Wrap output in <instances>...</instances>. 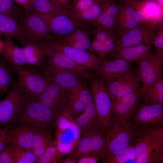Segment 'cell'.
Here are the masks:
<instances>
[{"instance_id": "23", "label": "cell", "mask_w": 163, "mask_h": 163, "mask_svg": "<svg viewBox=\"0 0 163 163\" xmlns=\"http://www.w3.org/2000/svg\"><path fill=\"white\" fill-rule=\"evenodd\" d=\"M115 0H101L102 10L95 22L94 26L115 31L117 18L121 5L117 4Z\"/></svg>"}, {"instance_id": "24", "label": "cell", "mask_w": 163, "mask_h": 163, "mask_svg": "<svg viewBox=\"0 0 163 163\" xmlns=\"http://www.w3.org/2000/svg\"><path fill=\"white\" fill-rule=\"evenodd\" d=\"M82 113L76 119V123L82 136L91 131L102 130L93 99Z\"/></svg>"}, {"instance_id": "17", "label": "cell", "mask_w": 163, "mask_h": 163, "mask_svg": "<svg viewBox=\"0 0 163 163\" xmlns=\"http://www.w3.org/2000/svg\"><path fill=\"white\" fill-rule=\"evenodd\" d=\"M66 91L67 105L76 117L82 112L93 99L92 92L86 85L81 81L74 87Z\"/></svg>"}, {"instance_id": "19", "label": "cell", "mask_w": 163, "mask_h": 163, "mask_svg": "<svg viewBox=\"0 0 163 163\" xmlns=\"http://www.w3.org/2000/svg\"><path fill=\"white\" fill-rule=\"evenodd\" d=\"M41 46L45 53L47 63L71 70L81 77L86 78L91 77V74L86 69L77 64L64 54L55 50L47 45Z\"/></svg>"}, {"instance_id": "26", "label": "cell", "mask_w": 163, "mask_h": 163, "mask_svg": "<svg viewBox=\"0 0 163 163\" xmlns=\"http://www.w3.org/2000/svg\"><path fill=\"white\" fill-rule=\"evenodd\" d=\"M151 44L140 45L115 50L112 55L114 58H120L131 63L142 60L152 53Z\"/></svg>"}, {"instance_id": "47", "label": "cell", "mask_w": 163, "mask_h": 163, "mask_svg": "<svg viewBox=\"0 0 163 163\" xmlns=\"http://www.w3.org/2000/svg\"><path fill=\"white\" fill-rule=\"evenodd\" d=\"M22 6L24 9L25 13L30 12L31 0H13Z\"/></svg>"}, {"instance_id": "46", "label": "cell", "mask_w": 163, "mask_h": 163, "mask_svg": "<svg viewBox=\"0 0 163 163\" xmlns=\"http://www.w3.org/2000/svg\"><path fill=\"white\" fill-rule=\"evenodd\" d=\"M99 158L95 155L87 154L78 158L77 163H97Z\"/></svg>"}, {"instance_id": "9", "label": "cell", "mask_w": 163, "mask_h": 163, "mask_svg": "<svg viewBox=\"0 0 163 163\" xmlns=\"http://www.w3.org/2000/svg\"><path fill=\"white\" fill-rule=\"evenodd\" d=\"M91 90L98 121L102 131L104 132L112 121L111 98L102 80H94L91 83Z\"/></svg>"}, {"instance_id": "7", "label": "cell", "mask_w": 163, "mask_h": 163, "mask_svg": "<svg viewBox=\"0 0 163 163\" xmlns=\"http://www.w3.org/2000/svg\"><path fill=\"white\" fill-rule=\"evenodd\" d=\"M158 26L142 23L130 30L117 33L115 50L140 45L151 44Z\"/></svg>"}, {"instance_id": "5", "label": "cell", "mask_w": 163, "mask_h": 163, "mask_svg": "<svg viewBox=\"0 0 163 163\" xmlns=\"http://www.w3.org/2000/svg\"><path fill=\"white\" fill-rule=\"evenodd\" d=\"M11 67L17 75L18 82L22 87L25 97L38 100L48 86L49 80L42 72H40L27 65L23 67Z\"/></svg>"}, {"instance_id": "56", "label": "cell", "mask_w": 163, "mask_h": 163, "mask_svg": "<svg viewBox=\"0 0 163 163\" xmlns=\"http://www.w3.org/2000/svg\"></svg>"}, {"instance_id": "27", "label": "cell", "mask_w": 163, "mask_h": 163, "mask_svg": "<svg viewBox=\"0 0 163 163\" xmlns=\"http://www.w3.org/2000/svg\"><path fill=\"white\" fill-rule=\"evenodd\" d=\"M0 33L13 38L22 45L27 41L25 33L18 20L11 16L0 14Z\"/></svg>"}, {"instance_id": "1", "label": "cell", "mask_w": 163, "mask_h": 163, "mask_svg": "<svg viewBox=\"0 0 163 163\" xmlns=\"http://www.w3.org/2000/svg\"><path fill=\"white\" fill-rule=\"evenodd\" d=\"M136 163L163 162V127L138 129L133 139Z\"/></svg>"}, {"instance_id": "40", "label": "cell", "mask_w": 163, "mask_h": 163, "mask_svg": "<svg viewBox=\"0 0 163 163\" xmlns=\"http://www.w3.org/2000/svg\"><path fill=\"white\" fill-rule=\"evenodd\" d=\"M0 14L11 16L18 20L21 16L19 9L13 0H0Z\"/></svg>"}, {"instance_id": "55", "label": "cell", "mask_w": 163, "mask_h": 163, "mask_svg": "<svg viewBox=\"0 0 163 163\" xmlns=\"http://www.w3.org/2000/svg\"><path fill=\"white\" fill-rule=\"evenodd\" d=\"M120 0L124 1V0Z\"/></svg>"}, {"instance_id": "11", "label": "cell", "mask_w": 163, "mask_h": 163, "mask_svg": "<svg viewBox=\"0 0 163 163\" xmlns=\"http://www.w3.org/2000/svg\"><path fill=\"white\" fill-rule=\"evenodd\" d=\"M131 117L138 129L163 126V104H145L137 108Z\"/></svg>"}, {"instance_id": "33", "label": "cell", "mask_w": 163, "mask_h": 163, "mask_svg": "<svg viewBox=\"0 0 163 163\" xmlns=\"http://www.w3.org/2000/svg\"><path fill=\"white\" fill-rule=\"evenodd\" d=\"M14 72L11 65L4 58L0 57V95L7 94L17 82H14Z\"/></svg>"}, {"instance_id": "31", "label": "cell", "mask_w": 163, "mask_h": 163, "mask_svg": "<svg viewBox=\"0 0 163 163\" xmlns=\"http://www.w3.org/2000/svg\"><path fill=\"white\" fill-rule=\"evenodd\" d=\"M22 46L27 65L41 67L43 66L45 55L41 45L27 41Z\"/></svg>"}, {"instance_id": "14", "label": "cell", "mask_w": 163, "mask_h": 163, "mask_svg": "<svg viewBox=\"0 0 163 163\" xmlns=\"http://www.w3.org/2000/svg\"><path fill=\"white\" fill-rule=\"evenodd\" d=\"M140 82L133 69L108 83L107 90L112 103L140 87Z\"/></svg>"}, {"instance_id": "32", "label": "cell", "mask_w": 163, "mask_h": 163, "mask_svg": "<svg viewBox=\"0 0 163 163\" xmlns=\"http://www.w3.org/2000/svg\"><path fill=\"white\" fill-rule=\"evenodd\" d=\"M142 97L145 104H163V80L159 79L150 86L142 87Z\"/></svg>"}, {"instance_id": "39", "label": "cell", "mask_w": 163, "mask_h": 163, "mask_svg": "<svg viewBox=\"0 0 163 163\" xmlns=\"http://www.w3.org/2000/svg\"><path fill=\"white\" fill-rule=\"evenodd\" d=\"M90 131L82 136L76 147L69 153L67 157L72 159L77 160L78 158L85 155L89 154L90 150Z\"/></svg>"}, {"instance_id": "44", "label": "cell", "mask_w": 163, "mask_h": 163, "mask_svg": "<svg viewBox=\"0 0 163 163\" xmlns=\"http://www.w3.org/2000/svg\"><path fill=\"white\" fill-rule=\"evenodd\" d=\"M9 145L10 138L7 128L0 127V152Z\"/></svg>"}, {"instance_id": "42", "label": "cell", "mask_w": 163, "mask_h": 163, "mask_svg": "<svg viewBox=\"0 0 163 163\" xmlns=\"http://www.w3.org/2000/svg\"><path fill=\"white\" fill-rule=\"evenodd\" d=\"M156 50V52L163 53V23L159 24L154 35L152 41Z\"/></svg>"}, {"instance_id": "37", "label": "cell", "mask_w": 163, "mask_h": 163, "mask_svg": "<svg viewBox=\"0 0 163 163\" xmlns=\"http://www.w3.org/2000/svg\"><path fill=\"white\" fill-rule=\"evenodd\" d=\"M63 155V154L58 150L55 140L38 158L37 163H61Z\"/></svg>"}, {"instance_id": "20", "label": "cell", "mask_w": 163, "mask_h": 163, "mask_svg": "<svg viewBox=\"0 0 163 163\" xmlns=\"http://www.w3.org/2000/svg\"><path fill=\"white\" fill-rule=\"evenodd\" d=\"M6 127L9 137L10 145L30 151L35 136L42 130L18 123Z\"/></svg>"}, {"instance_id": "48", "label": "cell", "mask_w": 163, "mask_h": 163, "mask_svg": "<svg viewBox=\"0 0 163 163\" xmlns=\"http://www.w3.org/2000/svg\"><path fill=\"white\" fill-rule=\"evenodd\" d=\"M63 9L70 11L72 4L71 0H55Z\"/></svg>"}, {"instance_id": "43", "label": "cell", "mask_w": 163, "mask_h": 163, "mask_svg": "<svg viewBox=\"0 0 163 163\" xmlns=\"http://www.w3.org/2000/svg\"><path fill=\"white\" fill-rule=\"evenodd\" d=\"M99 0H74L70 12H80L89 8Z\"/></svg>"}, {"instance_id": "16", "label": "cell", "mask_w": 163, "mask_h": 163, "mask_svg": "<svg viewBox=\"0 0 163 163\" xmlns=\"http://www.w3.org/2000/svg\"><path fill=\"white\" fill-rule=\"evenodd\" d=\"M36 14L43 20L50 33L59 40L78 28L76 24L69 16L63 14Z\"/></svg>"}, {"instance_id": "13", "label": "cell", "mask_w": 163, "mask_h": 163, "mask_svg": "<svg viewBox=\"0 0 163 163\" xmlns=\"http://www.w3.org/2000/svg\"><path fill=\"white\" fill-rule=\"evenodd\" d=\"M38 100L56 118L67 104V91L55 82L50 80L48 86Z\"/></svg>"}, {"instance_id": "30", "label": "cell", "mask_w": 163, "mask_h": 163, "mask_svg": "<svg viewBox=\"0 0 163 163\" xmlns=\"http://www.w3.org/2000/svg\"><path fill=\"white\" fill-rule=\"evenodd\" d=\"M29 13L38 14H62L69 17L71 14L70 11L49 0H31Z\"/></svg>"}, {"instance_id": "36", "label": "cell", "mask_w": 163, "mask_h": 163, "mask_svg": "<svg viewBox=\"0 0 163 163\" xmlns=\"http://www.w3.org/2000/svg\"><path fill=\"white\" fill-rule=\"evenodd\" d=\"M115 39H109L104 42H101L93 39L91 42V49L101 59H105L111 56L114 52Z\"/></svg>"}, {"instance_id": "52", "label": "cell", "mask_w": 163, "mask_h": 163, "mask_svg": "<svg viewBox=\"0 0 163 163\" xmlns=\"http://www.w3.org/2000/svg\"><path fill=\"white\" fill-rule=\"evenodd\" d=\"M49 0L51 1L52 2L55 3L59 5V4L57 3V2L55 0Z\"/></svg>"}, {"instance_id": "22", "label": "cell", "mask_w": 163, "mask_h": 163, "mask_svg": "<svg viewBox=\"0 0 163 163\" xmlns=\"http://www.w3.org/2000/svg\"><path fill=\"white\" fill-rule=\"evenodd\" d=\"M142 23L141 17L133 5H121L118 15L115 31L117 33L130 30Z\"/></svg>"}, {"instance_id": "54", "label": "cell", "mask_w": 163, "mask_h": 163, "mask_svg": "<svg viewBox=\"0 0 163 163\" xmlns=\"http://www.w3.org/2000/svg\"><path fill=\"white\" fill-rule=\"evenodd\" d=\"M1 99L0 98V103H1Z\"/></svg>"}, {"instance_id": "28", "label": "cell", "mask_w": 163, "mask_h": 163, "mask_svg": "<svg viewBox=\"0 0 163 163\" xmlns=\"http://www.w3.org/2000/svg\"><path fill=\"white\" fill-rule=\"evenodd\" d=\"M102 10L101 0H99L85 10L78 12H71L69 17L76 24L78 28H86L91 24L94 26Z\"/></svg>"}, {"instance_id": "49", "label": "cell", "mask_w": 163, "mask_h": 163, "mask_svg": "<svg viewBox=\"0 0 163 163\" xmlns=\"http://www.w3.org/2000/svg\"><path fill=\"white\" fill-rule=\"evenodd\" d=\"M77 162V160L72 159L67 157L66 159L62 160L61 163H75Z\"/></svg>"}, {"instance_id": "41", "label": "cell", "mask_w": 163, "mask_h": 163, "mask_svg": "<svg viewBox=\"0 0 163 163\" xmlns=\"http://www.w3.org/2000/svg\"><path fill=\"white\" fill-rule=\"evenodd\" d=\"M93 34V39L101 42H104L113 39L115 40L116 34L114 30H108L98 26H94Z\"/></svg>"}, {"instance_id": "45", "label": "cell", "mask_w": 163, "mask_h": 163, "mask_svg": "<svg viewBox=\"0 0 163 163\" xmlns=\"http://www.w3.org/2000/svg\"><path fill=\"white\" fill-rule=\"evenodd\" d=\"M0 163H14L10 145L0 152Z\"/></svg>"}, {"instance_id": "8", "label": "cell", "mask_w": 163, "mask_h": 163, "mask_svg": "<svg viewBox=\"0 0 163 163\" xmlns=\"http://www.w3.org/2000/svg\"><path fill=\"white\" fill-rule=\"evenodd\" d=\"M134 71L142 88L150 86L162 78L163 53L155 52L151 53L145 59L136 62Z\"/></svg>"}, {"instance_id": "3", "label": "cell", "mask_w": 163, "mask_h": 163, "mask_svg": "<svg viewBox=\"0 0 163 163\" xmlns=\"http://www.w3.org/2000/svg\"><path fill=\"white\" fill-rule=\"evenodd\" d=\"M137 131V128L133 123L113 119L104 131L105 157L117 154L125 148L132 141Z\"/></svg>"}, {"instance_id": "25", "label": "cell", "mask_w": 163, "mask_h": 163, "mask_svg": "<svg viewBox=\"0 0 163 163\" xmlns=\"http://www.w3.org/2000/svg\"><path fill=\"white\" fill-rule=\"evenodd\" d=\"M3 42V46L0 55L11 66L23 67L27 65L23 49L18 47L11 38L6 37Z\"/></svg>"}, {"instance_id": "51", "label": "cell", "mask_w": 163, "mask_h": 163, "mask_svg": "<svg viewBox=\"0 0 163 163\" xmlns=\"http://www.w3.org/2000/svg\"><path fill=\"white\" fill-rule=\"evenodd\" d=\"M3 46V41H2L0 39V53L1 52Z\"/></svg>"}, {"instance_id": "21", "label": "cell", "mask_w": 163, "mask_h": 163, "mask_svg": "<svg viewBox=\"0 0 163 163\" xmlns=\"http://www.w3.org/2000/svg\"><path fill=\"white\" fill-rule=\"evenodd\" d=\"M132 69L130 63L121 59L114 58L111 61L101 59L97 71L101 78L109 83Z\"/></svg>"}, {"instance_id": "12", "label": "cell", "mask_w": 163, "mask_h": 163, "mask_svg": "<svg viewBox=\"0 0 163 163\" xmlns=\"http://www.w3.org/2000/svg\"><path fill=\"white\" fill-rule=\"evenodd\" d=\"M48 45L55 50L64 54L77 64L86 69L97 70L99 67L101 59L92 53L76 49L58 40Z\"/></svg>"}, {"instance_id": "35", "label": "cell", "mask_w": 163, "mask_h": 163, "mask_svg": "<svg viewBox=\"0 0 163 163\" xmlns=\"http://www.w3.org/2000/svg\"><path fill=\"white\" fill-rule=\"evenodd\" d=\"M136 155L135 145L132 140L125 148L120 152L105 157L103 160V162L124 163L132 160H134L135 161Z\"/></svg>"}, {"instance_id": "53", "label": "cell", "mask_w": 163, "mask_h": 163, "mask_svg": "<svg viewBox=\"0 0 163 163\" xmlns=\"http://www.w3.org/2000/svg\"><path fill=\"white\" fill-rule=\"evenodd\" d=\"M136 0H129V1H136Z\"/></svg>"}, {"instance_id": "34", "label": "cell", "mask_w": 163, "mask_h": 163, "mask_svg": "<svg viewBox=\"0 0 163 163\" xmlns=\"http://www.w3.org/2000/svg\"><path fill=\"white\" fill-rule=\"evenodd\" d=\"M49 130H40L34 138L31 150L35 155L37 160L55 141Z\"/></svg>"}, {"instance_id": "15", "label": "cell", "mask_w": 163, "mask_h": 163, "mask_svg": "<svg viewBox=\"0 0 163 163\" xmlns=\"http://www.w3.org/2000/svg\"><path fill=\"white\" fill-rule=\"evenodd\" d=\"M142 87L124 96L112 103L113 119L120 121H127L131 118L142 99Z\"/></svg>"}, {"instance_id": "50", "label": "cell", "mask_w": 163, "mask_h": 163, "mask_svg": "<svg viewBox=\"0 0 163 163\" xmlns=\"http://www.w3.org/2000/svg\"><path fill=\"white\" fill-rule=\"evenodd\" d=\"M157 3L162 8L163 7V0H157Z\"/></svg>"}, {"instance_id": "29", "label": "cell", "mask_w": 163, "mask_h": 163, "mask_svg": "<svg viewBox=\"0 0 163 163\" xmlns=\"http://www.w3.org/2000/svg\"><path fill=\"white\" fill-rule=\"evenodd\" d=\"M90 36L89 32L77 28L59 41L76 49L92 53Z\"/></svg>"}, {"instance_id": "2", "label": "cell", "mask_w": 163, "mask_h": 163, "mask_svg": "<svg viewBox=\"0 0 163 163\" xmlns=\"http://www.w3.org/2000/svg\"><path fill=\"white\" fill-rule=\"evenodd\" d=\"M55 120L52 112L38 100L25 98L19 108L14 124L38 130H49L55 126Z\"/></svg>"}, {"instance_id": "4", "label": "cell", "mask_w": 163, "mask_h": 163, "mask_svg": "<svg viewBox=\"0 0 163 163\" xmlns=\"http://www.w3.org/2000/svg\"><path fill=\"white\" fill-rule=\"evenodd\" d=\"M55 126L57 128L55 141L58 150L63 154L70 153L76 146L81 135L76 118L68 114L61 115L56 119Z\"/></svg>"}, {"instance_id": "18", "label": "cell", "mask_w": 163, "mask_h": 163, "mask_svg": "<svg viewBox=\"0 0 163 163\" xmlns=\"http://www.w3.org/2000/svg\"><path fill=\"white\" fill-rule=\"evenodd\" d=\"M42 72L50 81H53L66 90L72 88L80 82V76L71 70L44 63Z\"/></svg>"}, {"instance_id": "38", "label": "cell", "mask_w": 163, "mask_h": 163, "mask_svg": "<svg viewBox=\"0 0 163 163\" xmlns=\"http://www.w3.org/2000/svg\"><path fill=\"white\" fill-rule=\"evenodd\" d=\"M10 146L14 163H37V158L32 151Z\"/></svg>"}, {"instance_id": "6", "label": "cell", "mask_w": 163, "mask_h": 163, "mask_svg": "<svg viewBox=\"0 0 163 163\" xmlns=\"http://www.w3.org/2000/svg\"><path fill=\"white\" fill-rule=\"evenodd\" d=\"M21 24L27 41L40 45H48L59 40L49 31L43 20L39 16L29 13L22 17Z\"/></svg>"}, {"instance_id": "10", "label": "cell", "mask_w": 163, "mask_h": 163, "mask_svg": "<svg viewBox=\"0 0 163 163\" xmlns=\"http://www.w3.org/2000/svg\"><path fill=\"white\" fill-rule=\"evenodd\" d=\"M25 98L18 82L0 103V127H7L14 123L19 108Z\"/></svg>"}]
</instances>
